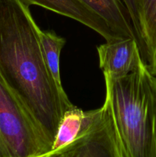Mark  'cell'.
I'll return each instance as SVG.
<instances>
[{"instance_id": "6da1fadb", "label": "cell", "mask_w": 156, "mask_h": 157, "mask_svg": "<svg viewBox=\"0 0 156 157\" xmlns=\"http://www.w3.org/2000/svg\"><path fill=\"white\" fill-rule=\"evenodd\" d=\"M40 29L28 6L0 0V76L53 144L63 114L73 104L47 69Z\"/></svg>"}, {"instance_id": "7a4b0ae2", "label": "cell", "mask_w": 156, "mask_h": 157, "mask_svg": "<svg viewBox=\"0 0 156 157\" xmlns=\"http://www.w3.org/2000/svg\"><path fill=\"white\" fill-rule=\"evenodd\" d=\"M104 78L119 137L116 157H155V95L148 64L122 78Z\"/></svg>"}, {"instance_id": "3957f363", "label": "cell", "mask_w": 156, "mask_h": 157, "mask_svg": "<svg viewBox=\"0 0 156 157\" xmlns=\"http://www.w3.org/2000/svg\"><path fill=\"white\" fill-rule=\"evenodd\" d=\"M0 140L8 157L39 156L53 145L1 76Z\"/></svg>"}, {"instance_id": "277c9868", "label": "cell", "mask_w": 156, "mask_h": 157, "mask_svg": "<svg viewBox=\"0 0 156 157\" xmlns=\"http://www.w3.org/2000/svg\"><path fill=\"white\" fill-rule=\"evenodd\" d=\"M97 52L99 67L104 77L111 80L125 77L145 62L138 41L132 38H117L106 41L98 46Z\"/></svg>"}, {"instance_id": "5b68a950", "label": "cell", "mask_w": 156, "mask_h": 157, "mask_svg": "<svg viewBox=\"0 0 156 157\" xmlns=\"http://www.w3.org/2000/svg\"><path fill=\"white\" fill-rule=\"evenodd\" d=\"M27 6H41L68 17L97 32L106 41L119 37L102 18L89 9L80 0H19Z\"/></svg>"}, {"instance_id": "8992f818", "label": "cell", "mask_w": 156, "mask_h": 157, "mask_svg": "<svg viewBox=\"0 0 156 157\" xmlns=\"http://www.w3.org/2000/svg\"><path fill=\"white\" fill-rule=\"evenodd\" d=\"M99 111L100 107L84 111L74 105L67 109L59 123L50 151L66 147L87 133L93 124Z\"/></svg>"}, {"instance_id": "52a82bcc", "label": "cell", "mask_w": 156, "mask_h": 157, "mask_svg": "<svg viewBox=\"0 0 156 157\" xmlns=\"http://www.w3.org/2000/svg\"><path fill=\"white\" fill-rule=\"evenodd\" d=\"M106 98L90 130L75 142L73 157H112L106 141L109 100Z\"/></svg>"}, {"instance_id": "ba28073f", "label": "cell", "mask_w": 156, "mask_h": 157, "mask_svg": "<svg viewBox=\"0 0 156 157\" xmlns=\"http://www.w3.org/2000/svg\"><path fill=\"white\" fill-rule=\"evenodd\" d=\"M102 18L110 29L121 38H132L139 41L128 9L122 0H80ZM140 48V47H139Z\"/></svg>"}, {"instance_id": "9c48e42d", "label": "cell", "mask_w": 156, "mask_h": 157, "mask_svg": "<svg viewBox=\"0 0 156 157\" xmlns=\"http://www.w3.org/2000/svg\"><path fill=\"white\" fill-rule=\"evenodd\" d=\"M39 37L47 69L61 94L67 98L63 88L60 71V57L61 50L66 44V39L58 35L53 31H42L41 29H40Z\"/></svg>"}, {"instance_id": "30bf717a", "label": "cell", "mask_w": 156, "mask_h": 157, "mask_svg": "<svg viewBox=\"0 0 156 157\" xmlns=\"http://www.w3.org/2000/svg\"><path fill=\"white\" fill-rule=\"evenodd\" d=\"M140 35L148 64L156 49V0H136Z\"/></svg>"}, {"instance_id": "8fae6325", "label": "cell", "mask_w": 156, "mask_h": 157, "mask_svg": "<svg viewBox=\"0 0 156 157\" xmlns=\"http://www.w3.org/2000/svg\"><path fill=\"white\" fill-rule=\"evenodd\" d=\"M123 3L125 4V7L128 9V14H129L130 18H131L132 23L133 25L136 33L137 35L138 39L139 41V47H140L141 54L142 58H145V51H144L143 44H142V39L140 35V28H139V17H138V10H137V3L136 0H122Z\"/></svg>"}, {"instance_id": "7c38bea8", "label": "cell", "mask_w": 156, "mask_h": 157, "mask_svg": "<svg viewBox=\"0 0 156 157\" xmlns=\"http://www.w3.org/2000/svg\"><path fill=\"white\" fill-rule=\"evenodd\" d=\"M75 142L66 147L61 149V150H55V151H50L47 153L41 155L37 157H73V150L75 147Z\"/></svg>"}, {"instance_id": "4fadbf2b", "label": "cell", "mask_w": 156, "mask_h": 157, "mask_svg": "<svg viewBox=\"0 0 156 157\" xmlns=\"http://www.w3.org/2000/svg\"><path fill=\"white\" fill-rule=\"evenodd\" d=\"M148 66L151 73L154 76H156V49L154 53H153L152 57H151Z\"/></svg>"}, {"instance_id": "5bb4252c", "label": "cell", "mask_w": 156, "mask_h": 157, "mask_svg": "<svg viewBox=\"0 0 156 157\" xmlns=\"http://www.w3.org/2000/svg\"><path fill=\"white\" fill-rule=\"evenodd\" d=\"M153 82H154V95H155V123H154V140H155V157H156V76L153 75Z\"/></svg>"}, {"instance_id": "9a60e30c", "label": "cell", "mask_w": 156, "mask_h": 157, "mask_svg": "<svg viewBox=\"0 0 156 157\" xmlns=\"http://www.w3.org/2000/svg\"><path fill=\"white\" fill-rule=\"evenodd\" d=\"M0 157H8L6 153V150L4 149V147H3L2 144L1 142V140H0Z\"/></svg>"}]
</instances>
